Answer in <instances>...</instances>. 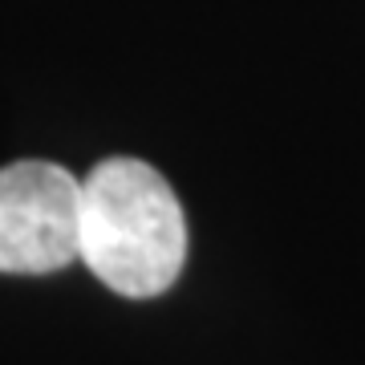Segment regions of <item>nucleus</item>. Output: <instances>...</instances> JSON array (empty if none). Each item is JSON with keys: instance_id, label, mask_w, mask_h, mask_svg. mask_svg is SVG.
I'll return each mask as SVG.
<instances>
[{"instance_id": "nucleus-2", "label": "nucleus", "mask_w": 365, "mask_h": 365, "mask_svg": "<svg viewBox=\"0 0 365 365\" xmlns=\"http://www.w3.org/2000/svg\"><path fill=\"white\" fill-rule=\"evenodd\" d=\"M81 256V179L25 158L0 170V272L49 276Z\"/></svg>"}, {"instance_id": "nucleus-1", "label": "nucleus", "mask_w": 365, "mask_h": 365, "mask_svg": "<svg viewBox=\"0 0 365 365\" xmlns=\"http://www.w3.org/2000/svg\"><path fill=\"white\" fill-rule=\"evenodd\" d=\"M118 297L167 292L187 264V215L143 158H106L81 182V256Z\"/></svg>"}]
</instances>
